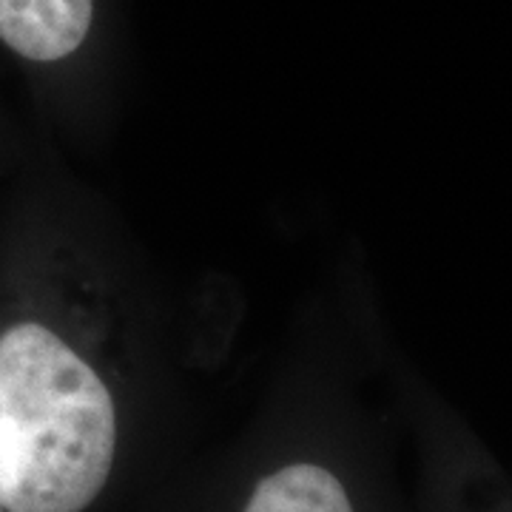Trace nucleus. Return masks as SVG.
I'll use <instances>...</instances> for the list:
<instances>
[{"label": "nucleus", "mask_w": 512, "mask_h": 512, "mask_svg": "<svg viewBox=\"0 0 512 512\" xmlns=\"http://www.w3.org/2000/svg\"><path fill=\"white\" fill-rule=\"evenodd\" d=\"M117 453L109 387L57 333L0 336V495L6 512H83Z\"/></svg>", "instance_id": "f257e3e1"}, {"label": "nucleus", "mask_w": 512, "mask_h": 512, "mask_svg": "<svg viewBox=\"0 0 512 512\" xmlns=\"http://www.w3.org/2000/svg\"><path fill=\"white\" fill-rule=\"evenodd\" d=\"M94 0H0V40L18 55L52 63L83 46Z\"/></svg>", "instance_id": "f03ea898"}, {"label": "nucleus", "mask_w": 512, "mask_h": 512, "mask_svg": "<svg viewBox=\"0 0 512 512\" xmlns=\"http://www.w3.org/2000/svg\"><path fill=\"white\" fill-rule=\"evenodd\" d=\"M242 512H353L342 481L319 464H288L256 484Z\"/></svg>", "instance_id": "7ed1b4c3"}, {"label": "nucleus", "mask_w": 512, "mask_h": 512, "mask_svg": "<svg viewBox=\"0 0 512 512\" xmlns=\"http://www.w3.org/2000/svg\"><path fill=\"white\" fill-rule=\"evenodd\" d=\"M0 512H3V495H0Z\"/></svg>", "instance_id": "20e7f679"}]
</instances>
